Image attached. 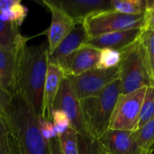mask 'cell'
Instances as JSON below:
<instances>
[{
    "instance_id": "cell-36",
    "label": "cell",
    "mask_w": 154,
    "mask_h": 154,
    "mask_svg": "<svg viewBox=\"0 0 154 154\" xmlns=\"http://www.w3.org/2000/svg\"><path fill=\"white\" fill-rule=\"evenodd\" d=\"M150 154H154V147L152 148V151H150Z\"/></svg>"
},
{
    "instance_id": "cell-25",
    "label": "cell",
    "mask_w": 154,
    "mask_h": 154,
    "mask_svg": "<svg viewBox=\"0 0 154 154\" xmlns=\"http://www.w3.org/2000/svg\"><path fill=\"white\" fill-rule=\"evenodd\" d=\"M79 154H98L100 146L97 140L87 135L78 134Z\"/></svg>"
},
{
    "instance_id": "cell-21",
    "label": "cell",
    "mask_w": 154,
    "mask_h": 154,
    "mask_svg": "<svg viewBox=\"0 0 154 154\" xmlns=\"http://www.w3.org/2000/svg\"><path fill=\"white\" fill-rule=\"evenodd\" d=\"M28 9L18 0L10 8L0 12V19L5 22H13L20 26L27 16Z\"/></svg>"
},
{
    "instance_id": "cell-11",
    "label": "cell",
    "mask_w": 154,
    "mask_h": 154,
    "mask_svg": "<svg viewBox=\"0 0 154 154\" xmlns=\"http://www.w3.org/2000/svg\"><path fill=\"white\" fill-rule=\"evenodd\" d=\"M61 8L75 23H83L84 20L97 13L110 11L112 0H51Z\"/></svg>"
},
{
    "instance_id": "cell-23",
    "label": "cell",
    "mask_w": 154,
    "mask_h": 154,
    "mask_svg": "<svg viewBox=\"0 0 154 154\" xmlns=\"http://www.w3.org/2000/svg\"><path fill=\"white\" fill-rule=\"evenodd\" d=\"M58 138L62 154H79L78 134L72 128L69 127Z\"/></svg>"
},
{
    "instance_id": "cell-28",
    "label": "cell",
    "mask_w": 154,
    "mask_h": 154,
    "mask_svg": "<svg viewBox=\"0 0 154 154\" xmlns=\"http://www.w3.org/2000/svg\"><path fill=\"white\" fill-rule=\"evenodd\" d=\"M8 126L4 116L0 115V154H7Z\"/></svg>"
},
{
    "instance_id": "cell-22",
    "label": "cell",
    "mask_w": 154,
    "mask_h": 154,
    "mask_svg": "<svg viewBox=\"0 0 154 154\" xmlns=\"http://www.w3.org/2000/svg\"><path fill=\"white\" fill-rule=\"evenodd\" d=\"M121 60V52L111 50V49H102L100 50L99 60L96 69H108L118 67Z\"/></svg>"
},
{
    "instance_id": "cell-9",
    "label": "cell",
    "mask_w": 154,
    "mask_h": 154,
    "mask_svg": "<svg viewBox=\"0 0 154 154\" xmlns=\"http://www.w3.org/2000/svg\"><path fill=\"white\" fill-rule=\"evenodd\" d=\"M89 37L83 23H77L70 32L61 41L55 51L49 56V60L56 64L66 76L75 53L87 42Z\"/></svg>"
},
{
    "instance_id": "cell-33",
    "label": "cell",
    "mask_w": 154,
    "mask_h": 154,
    "mask_svg": "<svg viewBox=\"0 0 154 154\" xmlns=\"http://www.w3.org/2000/svg\"><path fill=\"white\" fill-rule=\"evenodd\" d=\"M18 0H0V12L5 9L10 8L14 5Z\"/></svg>"
},
{
    "instance_id": "cell-34",
    "label": "cell",
    "mask_w": 154,
    "mask_h": 154,
    "mask_svg": "<svg viewBox=\"0 0 154 154\" xmlns=\"http://www.w3.org/2000/svg\"><path fill=\"white\" fill-rule=\"evenodd\" d=\"M154 10V0H145V12Z\"/></svg>"
},
{
    "instance_id": "cell-30",
    "label": "cell",
    "mask_w": 154,
    "mask_h": 154,
    "mask_svg": "<svg viewBox=\"0 0 154 154\" xmlns=\"http://www.w3.org/2000/svg\"><path fill=\"white\" fill-rule=\"evenodd\" d=\"M12 100V94L0 87V115L5 116V112Z\"/></svg>"
},
{
    "instance_id": "cell-26",
    "label": "cell",
    "mask_w": 154,
    "mask_h": 154,
    "mask_svg": "<svg viewBox=\"0 0 154 154\" xmlns=\"http://www.w3.org/2000/svg\"><path fill=\"white\" fill-rule=\"evenodd\" d=\"M51 120L54 125L55 131L57 133L58 137L60 136L63 133H65L70 127L68 117L60 110H52Z\"/></svg>"
},
{
    "instance_id": "cell-29",
    "label": "cell",
    "mask_w": 154,
    "mask_h": 154,
    "mask_svg": "<svg viewBox=\"0 0 154 154\" xmlns=\"http://www.w3.org/2000/svg\"><path fill=\"white\" fill-rule=\"evenodd\" d=\"M7 146H8L7 154H23L20 143L14 134L9 128V126H8V134H7Z\"/></svg>"
},
{
    "instance_id": "cell-8",
    "label": "cell",
    "mask_w": 154,
    "mask_h": 154,
    "mask_svg": "<svg viewBox=\"0 0 154 154\" xmlns=\"http://www.w3.org/2000/svg\"><path fill=\"white\" fill-rule=\"evenodd\" d=\"M52 110L62 111L69 121V126L78 134L87 136L80 100L78 98L69 80L64 78L53 103Z\"/></svg>"
},
{
    "instance_id": "cell-20",
    "label": "cell",
    "mask_w": 154,
    "mask_h": 154,
    "mask_svg": "<svg viewBox=\"0 0 154 154\" xmlns=\"http://www.w3.org/2000/svg\"><path fill=\"white\" fill-rule=\"evenodd\" d=\"M152 119H154V87H150L146 88L135 130Z\"/></svg>"
},
{
    "instance_id": "cell-35",
    "label": "cell",
    "mask_w": 154,
    "mask_h": 154,
    "mask_svg": "<svg viewBox=\"0 0 154 154\" xmlns=\"http://www.w3.org/2000/svg\"><path fill=\"white\" fill-rule=\"evenodd\" d=\"M98 154H107L106 152H105L101 148H100V150H99V152H98Z\"/></svg>"
},
{
    "instance_id": "cell-32",
    "label": "cell",
    "mask_w": 154,
    "mask_h": 154,
    "mask_svg": "<svg viewBox=\"0 0 154 154\" xmlns=\"http://www.w3.org/2000/svg\"><path fill=\"white\" fill-rule=\"evenodd\" d=\"M145 30L154 31V10L145 12Z\"/></svg>"
},
{
    "instance_id": "cell-10",
    "label": "cell",
    "mask_w": 154,
    "mask_h": 154,
    "mask_svg": "<svg viewBox=\"0 0 154 154\" xmlns=\"http://www.w3.org/2000/svg\"><path fill=\"white\" fill-rule=\"evenodd\" d=\"M42 4L46 5L51 14V25L45 32L48 38L49 54L51 55L55 51L61 41L70 32L76 23L71 17L51 0H43Z\"/></svg>"
},
{
    "instance_id": "cell-14",
    "label": "cell",
    "mask_w": 154,
    "mask_h": 154,
    "mask_svg": "<svg viewBox=\"0 0 154 154\" xmlns=\"http://www.w3.org/2000/svg\"><path fill=\"white\" fill-rule=\"evenodd\" d=\"M64 78L65 75L63 71L60 69V67H58L56 64L49 60L44 89H43L42 112L40 116V117H42L44 120L52 121L51 113H52L53 103Z\"/></svg>"
},
{
    "instance_id": "cell-16",
    "label": "cell",
    "mask_w": 154,
    "mask_h": 154,
    "mask_svg": "<svg viewBox=\"0 0 154 154\" xmlns=\"http://www.w3.org/2000/svg\"><path fill=\"white\" fill-rule=\"evenodd\" d=\"M18 25L13 22L0 19V47L15 55V53L28 42L29 38L23 36Z\"/></svg>"
},
{
    "instance_id": "cell-2",
    "label": "cell",
    "mask_w": 154,
    "mask_h": 154,
    "mask_svg": "<svg viewBox=\"0 0 154 154\" xmlns=\"http://www.w3.org/2000/svg\"><path fill=\"white\" fill-rule=\"evenodd\" d=\"M4 116L16 136L23 154H50L48 143L40 132L38 115L19 93L12 94Z\"/></svg>"
},
{
    "instance_id": "cell-3",
    "label": "cell",
    "mask_w": 154,
    "mask_h": 154,
    "mask_svg": "<svg viewBox=\"0 0 154 154\" xmlns=\"http://www.w3.org/2000/svg\"><path fill=\"white\" fill-rule=\"evenodd\" d=\"M120 94L121 83L118 79L97 96L80 100L85 128L88 136L98 140L108 130L111 116Z\"/></svg>"
},
{
    "instance_id": "cell-1",
    "label": "cell",
    "mask_w": 154,
    "mask_h": 154,
    "mask_svg": "<svg viewBox=\"0 0 154 154\" xmlns=\"http://www.w3.org/2000/svg\"><path fill=\"white\" fill-rule=\"evenodd\" d=\"M48 43L23 45L15 53V90L41 116L43 89L49 64Z\"/></svg>"
},
{
    "instance_id": "cell-24",
    "label": "cell",
    "mask_w": 154,
    "mask_h": 154,
    "mask_svg": "<svg viewBox=\"0 0 154 154\" xmlns=\"http://www.w3.org/2000/svg\"><path fill=\"white\" fill-rule=\"evenodd\" d=\"M141 39L145 48L148 66L154 82V31L145 30Z\"/></svg>"
},
{
    "instance_id": "cell-17",
    "label": "cell",
    "mask_w": 154,
    "mask_h": 154,
    "mask_svg": "<svg viewBox=\"0 0 154 154\" xmlns=\"http://www.w3.org/2000/svg\"><path fill=\"white\" fill-rule=\"evenodd\" d=\"M0 87L11 94L15 90V55L0 47Z\"/></svg>"
},
{
    "instance_id": "cell-5",
    "label": "cell",
    "mask_w": 154,
    "mask_h": 154,
    "mask_svg": "<svg viewBox=\"0 0 154 154\" xmlns=\"http://www.w3.org/2000/svg\"><path fill=\"white\" fill-rule=\"evenodd\" d=\"M83 25L89 39L120 31L132 29L145 30V14L129 15L110 10L87 17L83 22Z\"/></svg>"
},
{
    "instance_id": "cell-6",
    "label": "cell",
    "mask_w": 154,
    "mask_h": 154,
    "mask_svg": "<svg viewBox=\"0 0 154 154\" xmlns=\"http://www.w3.org/2000/svg\"><path fill=\"white\" fill-rule=\"evenodd\" d=\"M146 88H143L132 93L119 95L108 129L131 132L135 130Z\"/></svg>"
},
{
    "instance_id": "cell-7",
    "label": "cell",
    "mask_w": 154,
    "mask_h": 154,
    "mask_svg": "<svg viewBox=\"0 0 154 154\" xmlns=\"http://www.w3.org/2000/svg\"><path fill=\"white\" fill-rule=\"evenodd\" d=\"M65 78L69 80L78 98L83 100L97 96L110 84L118 80L119 69L118 67L108 69H93L78 76H66Z\"/></svg>"
},
{
    "instance_id": "cell-27",
    "label": "cell",
    "mask_w": 154,
    "mask_h": 154,
    "mask_svg": "<svg viewBox=\"0 0 154 154\" xmlns=\"http://www.w3.org/2000/svg\"><path fill=\"white\" fill-rule=\"evenodd\" d=\"M39 128L43 139L49 143L51 139L58 137L52 121H47L39 116Z\"/></svg>"
},
{
    "instance_id": "cell-4",
    "label": "cell",
    "mask_w": 154,
    "mask_h": 154,
    "mask_svg": "<svg viewBox=\"0 0 154 154\" xmlns=\"http://www.w3.org/2000/svg\"><path fill=\"white\" fill-rule=\"evenodd\" d=\"M118 69L121 94H128L143 88L154 87L142 39L121 51Z\"/></svg>"
},
{
    "instance_id": "cell-12",
    "label": "cell",
    "mask_w": 154,
    "mask_h": 154,
    "mask_svg": "<svg viewBox=\"0 0 154 154\" xmlns=\"http://www.w3.org/2000/svg\"><path fill=\"white\" fill-rule=\"evenodd\" d=\"M107 154H145L138 146L134 132L108 129L97 140Z\"/></svg>"
},
{
    "instance_id": "cell-19",
    "label": "cell",
    "mask_w": 154,
    "mask_h": 154,
    "mask_svg": "<svg viewBox=\"0 0 154 154\" xmlns=\"http://www.w3.org/2000/svg\"><path fill=\"white\" fill-rule=\"evenodd\" d=\"M112 9L129 15L144 14L145 0H112Z\"/></svg>"
},
{
    "instance_id": "cell-15",
    "label": "cell",
    "mask_w": 154,
    "mask_h": 154,
    "mask_svg": "<svg viewBox=\"0 0 154 154\" xmlns=\"http://www.w3.org/2000/svg\"><path fill=\"white\" fill-rule=\"evenodd\" d=\"M99 55L100 50L85 44L73 56L66 76H78L96 69L99 60Z\"/></svg>"
},
{
    "instance_id": "cell-18",
    "label": "cell",
    "mask_w": 154,
    "mask_h": 154,
    "mask_svg": "<svg viewBox=\"0 0 154 154\" xmlns=\"http://www.w3.org/2000/svg\"><path fill=\"white\" fill-rule=\"evenodd\" d=\"M134 135L141 150L147 153L154 147V119L134 131Z\"/></svg>"
},
{
    "instance_id": "cell-37",
    "label": "cell",
    "mask_w": 154,
    "mask_h": 154,
    "mask_svg": "<svg viewBox=\"0 0 154 154\" xmlns=\"http://www.w3.org/2000/svg\"><path fill=\"white\" fill-rule=\"evenodd\" d=\"M145 154H150V152H147V153H145Z\"/></svg>"
},
{
    "instance_id": "cell-31",
    "label": "cell",
    "mask_w": 154,
    "mask_h": 154,
    "mask_svg": "<svg viewBox=\"0 0 154 154\" xmlns=\"http://www.w3.org/2000/svg\"><path fill=\"white\" fill-rule=\"evenodd\" d=\"M48 145H49L50 154H62L60 145V141H59L58 137L51 139L48 143Z\"/></svg>"
},
{
    "instance_id": "cell-13",
    "label": "cell",
    "mask_w": 154,
    "mask_h": 154,
    "mask_svg": "<svg viewBox=\"0 0 154 154\" xmlns=\"http://www.w3.org/2000/svg\"><path fill=\"white\" fill-rule=\"evenodd\" d=\"M144 31V29H132L110 32L89 39L87 44L98 50L111 49L121 52L138 42Z\"/></svg>"
}]
</instances>
